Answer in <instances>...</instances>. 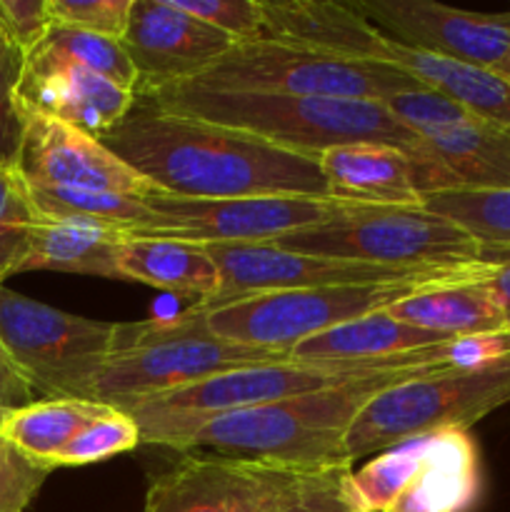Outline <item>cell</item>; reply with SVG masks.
I'll return each mask as SVG.
<instances>
[{
    "mask_svg": "<svg viewBox=\"0 0 510 512\" xmlns=\"http://www.w3.org/2000/svg\"><path fill=\"white\" fill-rule=\"evenodd\" d=\"M283 358H290V353L220 338L208 328L205 310L193 305L165 320L120 323L90 400L125 410L140 400L175 393L213 375Z\"/></svg>",
    "mask_w": 510,
    "mask_h": 512,
    "instance_id": "cell-4",
    "label": "cell"
},
{
    "mask_svg": "<svg viewBox=\"0 0 510 512\" xmlns=\"http://www.w3.org/2000/svg\"><path fill=\"white\" fill-rule=\"evenodd\" d=\"M25 53L0 35V168L18 170L25 135V110L18 88L23 80Z\"/></svg>",
    "mask_w": 510,
    "mask_h": 512,
    "instance_id": "cell-33",
    "label": "cell"
},
{
    "mask_svg": "<svg viewBox=\"0 0 510 512\" xmlns=\"http://www.w3.org/2000/svg\"><path fill=\"white\" fill-rule=\"evenodd\" d=\"M220 270V293L215 300L273 290L328 288V285H370L408 280L438 268H385L358 260L323 258L293 253L273 243L205 245ZM453 268V265H450Z\"/></svg>",
    "mask_w": 510,
    "mask_h": 512,
    "instance_id": "cell-16",
    "label": "cell"
},
{
    "mask_svg": "<svg viewBox=\"0 0 510 512\" xmlns=\"http://www.w3.org/2000/svg\"><path fill=\"white\" fill-rule=\"evenodd\" d=\"M493 260L495 270L490 273L488 285L495 293V300H498L500 310H503L505 325L510 328V258H485Z\"/></svg>",
    "mask_w": 510,
    "mask_h": 512,
    "instance_id": "cell-40",
    "label": "cell"
},
{
    "mask_svg": "<svg viewBox=\"0 0 510 512\" xmlns=\"http://www.w3.org/2000/svg\"><path fill=\"white\" fill-rule=\"evenodd\" d=\"M450 338L428 333L423 328L390 318L385 310L350 320L333 330L305 340L293 348L290 358L298 360H385L395 355L418 353Z\"/></svg>",
    "mask_w": 510,
    "mask_h": 512,
    "instance_id": "cell-26",
    "label": "cell"
},
{
    "mask_svg": "<svg viewBox=\"0 0 510 512\" xmlns=\"http://www.w3.org/2000/svg\"><path fill=\"white\" fill-rule=\"evenodd\" d=\"M100 140L153 188L175 198H330L315 158L228 125L170 113L143 95H135L130 113Z\"/></svg>",
    "mask_w": 510,
    "mask_h": 512,
    "instance_id": "cell-2",
    "label": "cell"
},
{
    "mask_svg": "<svg viewBox=\"0 0 510 512\" xmlns=\"http://www.w3.org/2000/svg\"><path fill=\"white\" fill-rule=\"evenodd\" d=\"M120 45L138 75L140 95L195 80L235 43L173 0H135Z\"/></svg>",
    "mask_w": 510,
    "mask_h": 512,
    "instance_id": "cell-17",
    "label": "cell"
},
{
    "mask_svg": "<svg viewBox=\"0 0 510 512\" xmlns=\"http://www.w3.org/2000/svg\"><path fill=\"white\" fill-rule=\"evenodd\" d=\"M53 468L28 458L0 433V512H25Z\"/></svg>",
    "mask_w": 510,
    "mask_h": 512,
    "instance_id": "cell-34",
    "label": "cell"
},
{
    "mask_svg": "<svg viewBox=\"0 0 510 512\" xmlns=\"http://www.w3.org/2000/svg\"><path fill=\"white\" fill-rule=\"evenodd\" d=\"M35 403V393L28 380L18 373V368L10 360L3 340H0V408L20 410L25 405Z\"/></svg>",
    "mask_w": 510,
    "mask_h": 512,
    "instance_id": "cell-39",
    "label": "cell"
},
{
    "mask_svg": "<svg viewBox=\"0 0 510 512\" xmlns=\"http://www.w3.org/2000/svg\"><path fill=\"white\" fill-rule=\"evenodd\" d=\"M348 468L353 465H338V468L310 473L295 503L285 512H358L345 503L343 493H340V478Z\"/></svg>",
    "mask_w": 510,
    "mask_h": 512,
    "instance_id": "cell-38",
    "label": "cell"
},
{
    "mask_svg": "<svg viewBox=\"0 0 510 512\" xmlns=\"http://www.w3.org/2000/svg\"><path fill=\"white\" fill-rule=\"evenodd\" d=\"M308 475L250 460L185 455L150 480L143 512H285Z\"/></svg>",
    "mask_w": 510,
    "mask_h": 512,
    "instance_id": "cell-13",
    "label": "cell"
},
{
    "mask_svg": "<svg viewBox=\"0 0 510 512\" xmlns=\"http://www.w3.org/2000/svg\"><path fill=\"white\" fill-rule=\"evenodd\" d=\"M23 110L25 135L18 173L28 185L98 190L135 198H153L160 193L143 175L128 168L103 140L45 113Z\"/></svg>",
    "mask_w": 510,
    "mask_h": 512,
    "instance_id": "cell-15",
    "label": "cell"
},
{
    "mask_svg": "<svg viewBox=\"0 0 510 512\" xmlns=\"http://www.w3.org/2000/svg\"><path fill=\"white\" fill-rule=\"evenodd\" d=\"M483 258H510V250H485Z\"/></svg>",
    "mask_w": 510,
    "mask_h": 512,
    "instance_id": "cell-41",
    "label": "cell"
},
{
    "mask_svg": "<svg viewBox=\"0 0 510 512\" xmlns=\"http://www.w3.org/2000/svg\"><path fill=\"white\" fill-rule=\"evenodd\" d=\"M133 3L135 0H48V13L53 23L120 40L128 28Z\"/></svg>",
    "mask_w": 510,
    "mask_h": 512,
    "instance_id": "cell-35",
    "label": "cell"
},
{
    "mask_svg": "<svg viewBox=\"0 0 510 512\" xmlns=\"http://www.w3.org/2000/svg\"><path fill=\"white\" fill-rule=\"evenodd\" d=\"M420 140L430 158L450 175L455 188H510V130L473 115L423 133Z\"/></svg>",
    "mask_w": 510,
    "mask_h": 512,
    "instance_id": "cell-25",
    "label": "cell"
},
{
    "mask_svg": "<svg viewBox=\"0 0 510 512\" xmlns=\"http://www.w3.org/2000/svg\"><path fill=\"white\" fill-rule=\"evenodd\" d=\"M143 443L138 423L125 410L110 408L90 425H85L58 455L55 468H80V465L103 463L120 453L135 450Z\"/></svg>",
    "mask_w": 510,
    "mask_h": 512,
    "instance_id": "cell-32",
    "label": "cell"
},
{
    "mask_svg": "<svg viewBox=\"0 0 510 512\" xmlns=\"http://www.w3.org/2000/svg\"><path fill=\"white\" fill-rule=\"evenodd\" d=\"M180 10L228 35L233 43H250L263 33L260 0H173Z\"/></svg>",
    "mask_w": 510,
    "mask_h": 512,
    "instance_id": "cell-36",
    "label": "cell"
},
{
    "mask_svg": "<svg viewBox=\"0 0 510 512\" xmlns=\"http://www.w3.org/2000/svg\"><path fill=\"white\" fill-rule=\"evenodd\" d=\"M353 8L393 43L493 73H500L510 53V13H470L435 0H360Z\"/></svg>",
    "mask_w": 510,
    "mask_h": 512,
    "instance_id": "cell-14",
    "label": "cell"
},
{
    "mask_svg": "<svg viewBox=\"0 0 510 512\" xmlns=\"http://www.w3.org/2000/svg\"><path fill=\"white\" fill-rule=\"evenodd\" d=\"M153 220L133 230L135 238H170L200 245L275 243L295 230L360 213L370 205L338 198L258 195V198L193 200L158 193L148 198Z\"/></svg>",
    "mask_w": 510,
    "mask_h": 512,
    "instance_id": "cell-12",
    "label": "cell"
},
{
    "mask_svg": "<svg viewBox=\"0 0 510 512\" xmlns=\"http://www.w3.org/2000/svg\"><path fill=\"white\" fill-rule=\"evenodd\" d=\"M493 270L495 263L488 273L475 275V278L453 280V283L420 290V293H413L410 298L385 308V313L390 318L450 340L498 333L508 325H505L503 310L488 285Z\"/></svg>",
    "mask_w": 510,
    "mask_h": 512,
    "instance_id": "cell-23",
    "label": "cell"
},
{
    "mask_svg": "<svg viewBox=\"0 0 510 512\" xmlns=\"http://www.w3.org/2000/svg\"><path fill=\"white\" fill-rule=\"evenodd\" d=\"M263 33L258 40L298 45L350 60L385 63L388 38L368 23L353 3L323 0H260Z\"/></svg>",
    "mask_w": 510,
    "mask_h": 512,
    "instance_id": "cell-19",
    "label": "cell"
},
{
    "mask_svg": "<svg viewBox=\"0 0 510 512\" xmlns=\"http://www.w3.org/2000/svg\"><path fill=\"white\" fill-rule=\"evenodd\" d=\"M425 350L385 360H273V363L213 375L175 393L140 400L125 408V413L138 423L143 443L178 450L190 435L223 415L283 403L288 398L315 393L345 380L395 368L410 363Z\"/></svg>",
    "mask_w": 510,
    "mask_h": 512,
    "instance_id": "cell-6",
    "label": "cell"
},
{
    "mask_svg": "<svg viewBox=\"0 0 510 512\" xmlns=\"http://www.w3.org/2000/svg\"><path fill=\"white\" fill-rule=\"evenodd\" d=\"M330 198L378 208H423L415 158L395 145L348 143L318 158Z\"/></svg>",
    "mask_w": 510,
    "mask_h": 512,
    "instance_id": "cell-20",
    "label": "cell"
},
{
    "mask_svg": "<svg viewBox=\"0 0 510 512\" xmlns=\"http://www.w3.org/2000/svg\"><path fill=\"white\" fill-rule=\"evenodd\" d=\"M120 280L150 285L178 298L213 303L220 293V270L208 248L188 240L125 235L118 250Z\"/></svg>",
    "mask_w": 510,
    "mask_h": 512,
    "instance_id": "cell-21",
    "label": "cell"
},
{
    "mask_svg": "<svg viewBox=\"0 0 510 512\" xmlns=\"http://www.w3.org/2000/svg\"><path fill=\"white\" fill-rule=\"evenodd\" d=\"M118 325L0 288V340L18 373L45 400H90Z\"/></svg>",
    "mask_w": 510,
    "mask_h": 512,
    "instance_id": "cell-10",
    "label": "cell"
},
{
    "mask_svg": "<svg viewBox=\"0 0 510 512\" xmlns=\"http://www.w3.org/2000/svg\"><path fill=\"white\" fill-rule=\"evenodd\" d=\"M293 253L358 260L385 268H450L483 260V245L425 208H370L283 235Z\"/></svg>",
    "mask_w": 510,
    "mask_h": 512,
    "instance_id": "cell-11",
    "label": "cell"
},
{
    "mask_svg": "<svg viewBox=\"0 0 510 512\" xmlns=\"http://www.w3.org/2000/svg\"><path fill=\"white\" fill-rule=\"evenodd\" d=\"M35 208L45 218H80L110 225L123 233L143 228L153 220L148 198L120 193H98V190L70 188H35L28 185Z\"/></svg>",
    "mask_w": 510,
    "mask_h": 512,
    "instance_id": "cell-30",
    "label": "cell"
},
{
    "mask_svg": "<svg viewBox=\"0 0 510 512\" xmlns=\"http://www.w3.org/2000/svg\"><path fill=\"white\" fill-rule=\"evenodd\" d=\"M490 268H493V260L483 258L478 263L430 270L408 280L273 290V293L200 303V308L205 310L208 328L220 338L250 345V348L273 350V353H293V348L325 330L390 308L420 290L483 275Z\"/></svg>",
    "mask_w": 510,
    "mask_h": 512,
    "instance_id": "cell-5",
    "label": "cell"
},
{
    "mask_svg": "<svg viewBox=\"0 0 510 512\" xmlns=\"http://www.w3.org/2000/svg\"><path fill=\"white\" fill-rule=\"evenodd\" d=\"M140 95L170 113L228 125L315 160L348 143L395 145L418 163L428 160L420 135L375 100L240 93L198 83H173Z\"/></svg>",
    "mask_w": 510,
    "mask_h": 512,
    "instance_id": "cell-3",
    "label": "cell"
},
{
    "mask_svg": "<svg viewBox=\"0 0 510 512\" xmlns=\"http://www.w3.org/2000/svg\"><path fill=\"white\" fill-rule=\"evenodd\" d=\"M510 403V355L473 368H443L383 390L345 438L350 465L435 430H470Z\"/></svg>",
    "mask_w": 510,
    "mask_h": 512,
    "instance_id": "cell-8",
    "label": "cell"
},
{
    "mask_svg": "<svg viewBox=\"0 0 510 512\" xmlns=\"http://www.w3.org/2000/svg\"><path fill=\"white\" fill-rule=\"evenodd\" d=\"M508 130H510V128H508Z\"/></svg>",
    "mask_w": 510,
    "mask_h": 512,
    "instance_id": "cell-45",
    "label": "cell"
},
{
    "mask_svg": "<svg viewBox=\"0 0 510 512\" xmlns=\"http://www.w3.org/2000/svg\"><path fill=\"white\" fill-rule=\"evenodd\" d=\"M13 413V410H5V408H0V430H3V425H5V420H8V415Z\"/></svg>",
    "mask_w": 510,
    "mask_h": 512,
    "instance_id": "cell-43",
    "label": "cell"
},
{
    "mask_svg": "<svg viewBox=\"0 0 510 512\" xmlns=\"http://www.w3.org/2000/svg\"><path fill=\"white\" fill-rule=\"evenodd\" d=\"M505 355H510V328L448 340L428 348L410 363L345 380L283 403L223 415L190 435L178 453L250 460L303 473L350 465L343 453L345 438L358 415L383 390L435 370L473 368Z\"/></svg>",
    "mask_w": 510,
    "mask_h": 512,
    "instance_id": "cell-1",
    "label": "cell"
},
{
    "mask_svg": "<svg viewBox=\"0 0 510 512\" xmlns=\"http://www.w3.org/2000/svg\"><path fill=\"white\" fill-rule=\"evenodd\" d=\"M25 60H43V63H73L105 75L113 83L128 90H138V75L130 65L120 40L103 35L85 33L70 25L53 23L45 38L25 55Z\"/></svg>",
    "mask_w": 510,
    "mask_h": 512,
    "instance_id": "cell-29",
    "label": "cell"
},
{
    "mask_svg": "<svg viewBox=\"0 0 510 512\" xmlns=\"http://www.w3.org/2000/svg\"><path fill=\"white\" fill-rule=\"evenodd\" d=\"M40 213L18 170L0 168V288L20 273Z\"/></svg>",
    "mask_w": 510,
    "mask_h": 512,
    "instance_id": "cell-31",
    "label": "cell"
},
{
    "mask_svg": "<svg viewBox=\"0 0 510 512\" xmlns=\"http://www.w3.org/2000/svg\"><path fill=\"white\" fill-rule=\"evenodd\" d=\"M123 238V230L93 220L40 215L20 273L55 270V273L120 280L118 250Z\"/></svg>",
    "mask_w": 510,
    "mask_h": 512,
    "instance_id": "cell-24",
    "label": "cell"
},
{
    "mask_svg": "<svg viewBox=\"0 0 510 512\" xmlns=\"http://www.w3.org/2000/svg\"><path fill=\"white\" fill-rule=\"evenodd\" d=\"M498 75H503L505 80H510V53H508V58H505L503 68H500V73H498Z\"/></svg>",
    "mask_w": 510,
    "mask_h": 512,
    "instance_id": "cell-42",
    "label": "cell"
},
{
    "mask_svg": "<svg viewBox=\"0 0 510 512\" xmlns=\"http://www.w3.org/2000/svg\"><path fill=\"white\" fill-rule=\"evenodd\" d=\"M20 105L68 123L93 138L108 135L135 105L133 90L73 63L25 60Z\"/></svg>",
    "mask_w": 510,
    "mask_h": 512,
    "instance_id": "cell-18",
    "label": "cell"
},
{
    "mask_svg": "<svg viewBox=\"0 0 510 512\" xmlns=\"http://www.w3.org/2000/svg\"><path fill=\"white\" fill-rule=\"evenodd\" d=\"M423 208L463 228L485 250H510V188H450L423 198Z\"/></svg>",
    "mask_w": 510,
    "mask_h": 512,
    "instance_id": "cell-28",
    "label": "cell"
},
{
    "mask_svg": "<svg viewBox=\"0 0 510 512\" xmlns=\"http://www.w3.org/2000/svg\"><path fill=\"white\" fill-rule=\"evenodd\" d=\"M385 63L405 70L420 85L435 90L475 118L498 128H510V80L503 75L428 50L408 48L393 40H388Z\"/></svg>",
    "mask_w": 510,
    "mask_h": 512,
    "instance_id": "cell-22",
    "label": "cell"
},
{
    "mask_svg": "<svg viewBox=\"0 0 510 512\" xmlns=\"http://www.w3.org/2000/svg\"><path fill=\"white\" fill-rule=\"evenodd\" d=\"M53 20L48 0H0V28L25 55L45 38Z\"/></svg>",
    "mask_w": 510,
    "mask_h": 512,
    "instance_id": "cell-37",
    "label": "cell"
},
{
    "mask_svg": "<svg viewBox=\"0 0 510 512\" xmlns=\"http://www.w3.org/2000/svg\"><path fill=\"white\" fill-rule=\"evenodd\" d=\"M483 488L478 445L468 430H435L393 445L340 478L358 512H470Z\"/></svg>",
    "mask_w": 510,
    "mask_h": 512,
    "instance_id": "cell-7",
    "label": "cell"
},
{
    "mask_svg": "<svg viewBox=\"0 0 510 512\" xmlns=\"http://www.w3.org/2000/svg\"><path fill=\"white\" fill-rule=\"evenodd\" d=\"M185 83L240 93L353 98L375 103H385L393 95L420 88L418 80L390 63L338 58L275 40L235 43L203 75Z\"/></svg>",
    "mask_w": 510,
    "mask_h": 512,
    "instance_id": "cell-9",
    "label": "cell"
},
{
    "mask_svg": "<svg viewBox=\"0 0 510 512\" xmlns=\"http://www.w3.org/2000/svg\"><path fill=\"white\" fill-rule=\"evenodd\" d=\"M108 410L110 405L95 400H35L13 410L0 433L28 458L55 470V460L70 440Z\"/></svg>",
    "mask_w": 510,
    "mask_h": 512,
    "instance_id": "cell-27",
    "label": "cell"
},
{
    "mask_svg": "<svg viewBox=\"0 0 510 512\" xmlns=\"http://www.w3.org/2000/svg\"><path fill=\"white\" fill-rule=\"evenodd\" d=\"M0 35H3V28H0Z\"/></svg>",
    "mask_w": 510,
    "mask_h": 512,
    "instance_id": "cell-44",
    "label": "cell"
}]
</instances>
